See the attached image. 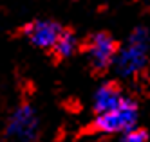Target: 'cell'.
I'll return each mask as SVG.
<instances>
[{
  "instance_id": "obj_1",
  "label": "cell",
  "mask_w": 150,
  "mask_h": 142,
  "mask_svg": "<svg viewBox=\"0 0 150 142\" xmlns=\"http://www.w3.org/2000/svg\"><path fill=\"white\" fill-rule=\"evenodd\" d=\"M150 32L145 27H136L123 47H117L112 67L121 78H134L141 74L148 63Z\"/></svg>"
},
{
  "instance_id": "obj_2",
  "label": "cell",
  "mask_w": 150,
  "mask_h": 142,
  "mask_svg": "<svg viewBox=\"0 0 150 142\" xmlns=\"http://www.w3.org/2000/svg\"><path fill=\"white\" fill-rule=\"evenodd\" d=\"M137 103L125 95L114 108L96 115L94 128L101 133H123L125 129L137 124Z\"/></svg>"
},
{
  "instance_id": "obj_3",
  "label": "cell",
  "mask_w": 150,
  "mask_h": 142,
  "mask_svg": "<svg viewBox=\"0 0 150 142\" xmlns=\"http://www.w3.org/2000/svg\"><path fill=\"white\" fill-rule=\"evenodd\" d=\"M85 52H87L91 67L96 72H105L114 63L116 52H117V43L109 32H94L87 40Z\"/></svg>"
},
{
  "instance_id": "obj_4",
  "label": "cell",
  "mask_w": 150,
  "mask_h": 142,
  "mask_svg": "<svg viewBox=\"0 0 150 142\" xmlns=\"http://www.w3.org/2000/svg\"><path fill=\"white\" fill-rule=\"evenodd\" d=\"M38 129V115L31 104H20L7 122V135L20 142H36Z\"/></svg>"
},
{
  "instance_id": "obj_5",
  "label": "cell",
  "mask_w": 150,
  "mask_h": 142,
  "mask_svg": "<svg viewBox=\"0 0 150 142\" xmlns=\"http://www.w3.org/2000/svg\"><path fill=\"white\" fill-rule=\"evenodd\" d=\"M62 31L63 27L58 22L40 18V20H33L29 24H25L22 27V34L31 45H35L38 49H52Z\"/></svg>"
},
{
  "instance_id": "obj_6",
  "label": "cell",
  "mask_w": 150,
  "mask_h": 142,
  "mask_svg": "<svg viewBox=\"0 0 150 142\" xmlns=\"http://www.w3.org/2000/svg\"><path fill=\"white\" fill-rule=\"evenodd\" d=\"M123 97L125 95L121 94V90L117 88L114 83H103L100 88L94 92V99H92L94 112L96 113H103L107 110H110V108H114Z\"/></svg>"
},
{
  "instance_id": "obj_7",
  "label": "cell",
  "mask_w": 150,
  "mask_h": 142,
  "mask_svg": "<svg viewBox=\"0 0 150 142\" xmlns=\"http://www.w3.org/2000/svg\"><path fill=\"white\" fill-rule=\"evenodd\" d=\"M51 50L54 52V56L60 58V59L71 58L72 54L78 50V38H76V34H74L72 31L63 29V31L60 32V36H58V40L54 41V45H52Z\"/></svg>"
},
{
  "instance_id": "obj_8",
  "label": "cell",
  "mask_w": 150,
  "mask_h": 142,
  "mask_svg": "<svg viewBox=\"0 0 150 142\" xmlns=\"http://www.w3.org/2000/svg\"><path fill=\"white\" fill-rule=\"evenodd\" d=\"M146 140H148V132L137 126H132L121 133V142H146Z\"/></svg>"
}]
</instances>
